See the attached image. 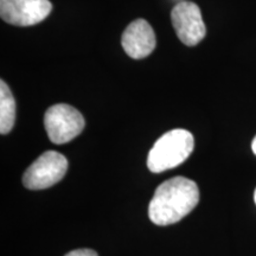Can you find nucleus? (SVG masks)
<instances>
[{"instance_id":"1","label":"nucleus","mask_w":256,"mask_h":256,"mask_svg":"<svg viewBox=\"0 0 256 256\" xmlns=\"http://www.w3.org/2000/svg\"><path fill=\"white\" fill-rule=\"evenodd\" d=\"M200 200L197 184L185 177H174L160 184L148 206L150 220L156 226H170L188 215Z\"/></svg>"},{"instance_id":"2","label":"nucleus","mask_w":256,"mask_h":256,"mask_svg":"<svg viewBox=\"0 0 256 256\" xmlns=\"http://www.w3.org/2000/svg\"><path fill=\"white\" fill-rule=\"evenodd\" d=\"M194 136L186 130H172L156 140L147 156V168L153 174L168 171L184 162L194 151Z\"/></svg>"},{"instance_id":"3","label":"nucleus","mask_w":256,"mask_h":256,"mask_svg":"<svg viewBox=\"0 0 256 256\" xmlns=\"http://www.w3.org/2000/svg\"><path fill=\"white\" fill-rule=\"evenodd\" d=\"M84 124L82 114L76 108L66 104L52 106L44 115V126L48 136L56 145L75 139L82 133Z\"/></svg>"},{"instance_id":"4","label":"nucleus","mask_w":256,"mask_h":256,"mask_svg":"<svg viewBox=\"0 0 256 256\" xmlns=\"http://www.w3.org/2000/svg\"><path fill=\"white\" fill-rule=\"evenodd\" d=\"M68 170V160L56 151H46L28 166L23 184L28 190H43L58 183Z\"/></svg>"},{"instance_id":"5","label":"nucleus","mask_w":256,"mask_h":256,"mask_svg":"<svg viewBox=\"0 0 256 256\" xmlns=\"http://www.w3.org/2000/svg\"><path fill=\"white\" fill-rule=\"evenodd\" d=\"M49 0H0V16L6 23L16 26H31L50 14Z\"/></svg>"},{"instance_id":"6","label":"nucleus","mask_w":256,"mask_h":256,"mask_svg":"<svg viewBox=\"0 0 256 256\" xmlns=\"http://www.w3.org/2000/svg\"><path fill=\"white\" fill-rule=\"evenodd\" d=\"M171 19L176 34L185 46H197L206 37V24L202 17L200 8L194 2H179L172 10Z\"/></svg>"},{"instance_id":"7","label":"nucleus","mask_w":256,"mask_h":256,"mask_svg":"<svg viewBox=\"0 0 256 256\" xmlns=\"http://www.w3.org/2000/svg\"><path fill=\"white\" fill-rule=\"evenodd\" d=\"M121 44L124 52L134 60H142L150 56L154 50L156 34L145 19H136L124 31Z\"/></svg>"},{"instance_id":"8","label":"nucleus","mask_w":256,"mask_h":256,"mask_svg":"<svg viewBox=\"0 0 256 256\" xmlns=\"http://www.w3.org/2000/svg\"><path fill=\"white\" fill-rule=\"evenodd\" d=\"M16 120V102L8 86L0 81V133L11 132Z\"/></svg>"},{"instance_id":"9","label":"nucleus","mask_w":256,"mask_h":256,"mask_svg":"<svg viewBox=\"0 0 256 256\" xmlns=\"http://www.w3.org/2000/svg\"><path fill=\"white\" fill-rule=\"evenodd\" d=\"M66 256H98V252L92 249H76L66 254Z\"/></svg>"},{"instance_id":"10","label":"nucleus","mask_w":256,"mask_h":256,"mask_svg":"<svg viewBox=\"0 0 256 256\" xmlns=\"http://www.w3.org/2000/svg\"><path fill=\"white\" fill-rule=\"evenodd\" d=\"M252 152H254L255 156H256V136L254 138V140H252Z\"/></svg>"},{"instance_id":"11","label":"nucleus","mask_w":256,"mask_h":256,"mask_svg":"<svg viewBox=\"0 0 256 256\" xmlns=\"http://www.w3.org/2000/svg\"><path fill=\"white\" fill-rule=\"evenodd\" d=\"M254 200H255V204H256V190L254 192Z\"/></svg>"}]
</instances>
